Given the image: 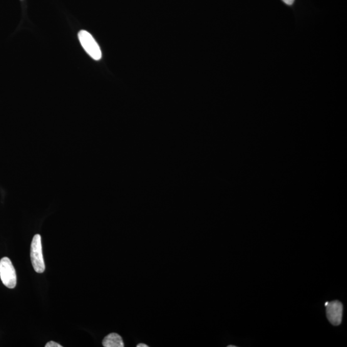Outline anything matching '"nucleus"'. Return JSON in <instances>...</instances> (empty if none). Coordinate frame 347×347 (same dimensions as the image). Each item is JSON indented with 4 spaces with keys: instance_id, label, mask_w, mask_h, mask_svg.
Wrapping results in <instances>:
<instances>
[{
    "instance_id": "f257e3e1",
    "label": "nucleus",
    "mask_w": 347,
    "mask_h": 347,
    "mask_svg": "<svg viewBox=\"0 0 347 347\" xmlns=\"http://www.w3.org/2000/svg\"><path fill=\"white\" fill-rule=\"evenodd\" d=\"M31 258L32 266L35 271L42 274L45 270L43 250H42L41 237L40 235H34L31 243Z\"/></svg>"
},
{
    "instance_id": "f03ea898",
    "label": "nucleus",
    "mask_w": 347,
    "mask_h": 347,
    "mask_svg": "<svg viewBox=\"0 0 347 347\" xmlns=\"http://www.w3.org/2000/svg\"><path fill=\"white\" fill-rule=\"evenodd\" d=\"M78 38L86 53L94 60H100L102 58L101 49L92 35L83 30L79 32Z\"/></svg>"
},
{
    "instance_id": "7ed1b4c3",
    "label": "nucleus",
    "mask_w": 347,
    "mask_h": 347,
    "mask_svg": "<svg viewBox=\"0 0 347 347\" xmlns=\"http://www.w3.org/2000/svg\"><path fill=\"white\" fill-rule=\"evenodd\" d=\"M0 278L3 284L9 289L16 286L17 277L13 265L8 257L0 260Z\"/></svg>"
},
{
    "instance_id": "20e7f679",
    "label": "nucleus",
    "mask_w": 347,
    "mask_h": 347,
    "mask_svg": "<svg viewBox=\"0 0 347 347\" xmlns=\"http://www.w3.org/2000/svg\"><path fill=\"white\" fill-rule=\"evenodd\" d=\"M326 312L327 318L333 326H338L340 325L343 317V304L339 301L326 302Z\"/></svg>"
},
{
    "instance_id": "39448f33",
    "label": "nucleus",
    "mask_w": 347,
    "mask_h": 347,
    "mask_svg": "<svg viewBox=\"0 0 347 347\" xmlns=\"http://www.w3.org/2000/svg\"><path fill=\"white\" fill-rule=\"evenodd\" d=\"M103 345L104 347H123L125 343L119 334L111 333L104 338Z\"/></svg>"
},
{
    "instance_id": "423d86ee",
    "label": "nucleus",
    "mask_w": 347,
    "mask_h": 347,
    "mask_svg": "<svg viewBox=\"0 0 347 347\" xmlns=\"http://www.w3.org/2000/svg\"><path fill=\"white\" fill-rule=\"evenodd\" d=\"M45 347H62V346L55 341H51L46 343Z\"/></svg>"
},
{
    "instance_id": "0eeeda50",
    "label": "nucleus",
    "mask_w": 347,
    "mask_h": 347,
    "mask_svg": "<svg viewBox=\"0 0 347 347\" xmlns=\"http://www.w3.org/2000/svg\"><path fill=\"white\" fill-rule=\"evenodd\" d=\"M285 4L288 5V6H292L294 4V0H282Z\"/></svg>"
},
{
    "instance_id": "6e6552de",
    "label": "nucleus",
    "mask_w": 347,
    "mask_h": 347,
    "mask_svg": "<svg viewBox=\"0 0 347 347\" xmlns=\"http://www.w3.org/2000/svg\"><path fill=\"white\" fill-rule=\"evenodd\" d=\"M137 346V347H147L148 346L147 345V344H145L144 343H140V344H137V346Z\"/></svg>"
},
{
    "instance_id": "1a4fd4ad",
    "label": "nucleus",
    "mask_w": 347,
    "mask_h": 347,
    "mask_svg": "<svg viewBox=\"0 0 347 347\" xmlns=\"http://www.w3.org/2000/svg\"><path fill=\"white\" fill-rule=\"evenodd\" d=\"M229 346V347H233V346L235 347V346H236L229 345V346Z\"/></svg>"
}]
</instances>
